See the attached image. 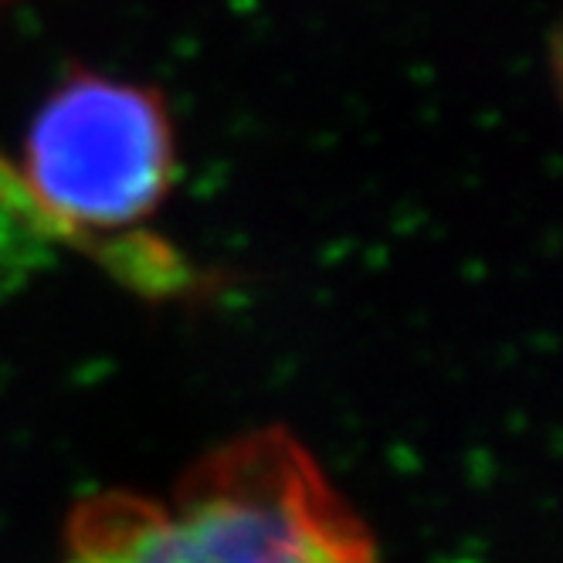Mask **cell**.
Segmentation results:
<instances>
[{
    "label": "cell",
    "mask_w": 563,
    "mask_h": 563,
    "mask_svg": "<svg viewBox=\"0 0 563 563\" xmlns=\"http://www.w3.org/2000/svg\"><path fill=\"white\" fill-rule=\"evenodd\" d=\"M62 563H380L367 522L302 441L262 428L194 462L167 496L96 493Z\"/></svg>",
    "instance_id": "cell-1"
},
{
    "label": "cell",
    "mask_w": 563,
    "mask_h": 563,
    "mask_svg": "<svg viewBox=\"0 0 563 563\" xmlns=\"http://www.w3.org/2000/svg\"><path fill=\"white\" fill-rule=\"evenodd\" d=\"M174 164L170 119L150 89L75 75L34 115L18 180L52 231L92 241L164 205Z\"/></svg>",
    "instance_id": "cell-2"
}]
</instances>
